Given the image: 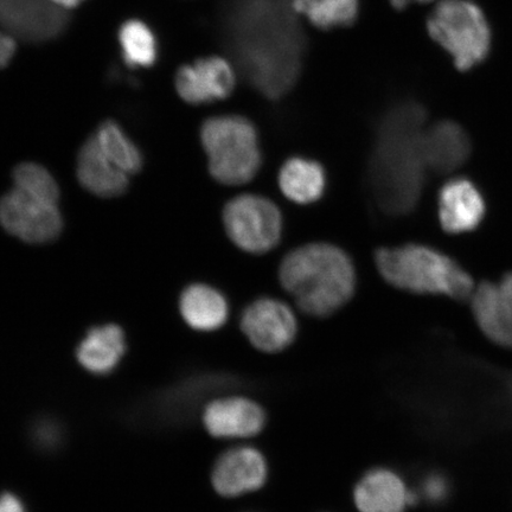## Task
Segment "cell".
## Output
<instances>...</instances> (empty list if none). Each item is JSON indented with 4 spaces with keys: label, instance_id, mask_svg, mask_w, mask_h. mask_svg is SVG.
<instances>
[{
    "label": "cell",
    "instance_id": "6da1fadb",
    "mask_svg": "<svg viewBox=\"0 0 512 512\" xmlns=\"http://www.w3.org/2000/svg\"><path fill=\"white\" fill-rule=\"evenodd\" d=\"M292 0H224L221 41L249 86L279 100L302 73L305 32Z\"/></svg>",
    "mask_w": 512,
    "mask_h": 512
},
{
    "label": "cell",
    "instance_id": "7a4b0ae2",
    "mask_svg": "<svg viewBox=\"0 0 512 512\" xmlns=\"http://www.w3.org/2000/svg\"><path fill=\"white\" fill-rule=\"evenodd\" d=\"M426 120V108L418 101L401 100L376 125L368 174L371 194L384 214L405 216L418 206L427 171L421 152Z\"/></svg>",
    "mask_w": 512,
    "mask_h": 512
},
{
    "label": "cell",
    "instance_id": "3957f363",
    "mask_svg": "<svg viewBox=\"0 0 512 512\" xmlns=\"http://www.w3.org/2000/svg\"><path fill=\"white\" fill-rule=\"evenodd\" d=\"M279 279L306 315L325 318L350 302L356 272L350 256L329 243L294 249L281 262Z\"/></svg>",
    "mask_w": 512,
    "mask_h": 512
},
{
    "label": "cell",
    "instance_id": "277c9868",
    "mask_svg": "<svg viewBox=\"0 0 512 512\" xmlns=\"http://www.w3.org/2000/svg\"><path fill=\"white\" fill-rule=\"evenodd\" d=\"M375 261L383 279L403 291L464 302L476 288L471 275L456 260L432 247L409 243L381 248Z\"/></svg>",
    "mask_w": 512,
    "mask_h": 512
},
{
    "label": "cell",
    "instance_id": "5b68a950",
    "mask_svg": "<svg viewBox=\"0 0 512 512\" xmlns=\"http://www.w3.org/2000/svg\"><path fill=\"white\" fill-rule=\"evenodd\" d=\"M201 142L210 175L226 185H242L258 175L262 163L258 131L241 115L209 118L201 127Z\"/></svg>",
    "mask_w": 512,
    "mask_h": 512
},
{
    "label": "cell",
    "instance_id": "8992f818",
    "mask_svg": "<svg viewBox=\"0 0 512 512\" xmlns=\"http://www.w3.org/2000/svg\"><path fill=\"white\" fill-rule=\"evenodd\" d=\"M433 41L447 51L460 72L482 64L489 56L492 34L488 19L471 0H443L427 19Z\"/></svg>",
    "mask_w": 512,
    "mask_h": 512
},
{
    "label": "cell",
    "instance_id": "52a82bcc",
    "mask_svg": "<svg viewBox=\"0 0 512 512\" xmlns=\"http://www.w3.org/2000/svg\"><path fill=\"white\" fill-rule=\"evenodd\" d=\"M224 228L236 246L252 254L270 252L283 235V215L266 197L241 195L223 210Z\"/></svg>",
    "mask_w": 512,
    "mask_h": 512
},
{
    "label": "cell",
    "instance_id": "ba28073f",
    "mask_svg": "<svg viewBox=\"0 0 512 512\" xmlns=\"http://www.w3.org/2000/svg\"><path fill=\"white\" fill-rule=\"evenodd\" d=\"M0 224L10 235L32 245L56 240L63 230L57 204H50L12 189L0 198Z\"/></svg>",
    "mask_w": 512,
    "mask_h": 512
},
{
    "label": "cell",
    "instance_id": "9c48e42d",
    "mask_svg": "<svg viewBox=\"0 0 512 512\" xmlns=\"http://www.w3.org/2000/svg\"><path fill=\"white\" fill-rule=\"evenodd\" d=\"M242 334L252 347L275 355L290 348L298 335V320L291 307L274 298L249 304L240 319Z\"/></svg>",
    "mask_w": 512,
    "mask_h": 512
},
{
    "label": "cell",
    "instance_id": "30bf717a",
    "mask_svg": "<svg viewBox=\"0 0 512 512\" xmlns=\"http://www.w3.org/2000/svg\"><path fill=\"white\" fill-rule=\"evenodd\" d=\"M69 21L67 11L50 0H0V27L24 42L56 40Z\"/></svg>",
    "mask_w": 512,
    "mask_h": 512
},
{
    "label": "cell",
    "instance_id": "8fae6325",
    "mask_svg": "<svg viewBox=\"0 0 512 512\" xmlns=\"http://www.w3.org/2000/svg\"><path fill=\"white\" fill-rule=\"evenodd\" d=\"M268 465L252 446H238L221 454L211 470V485L223 498H238L264 488Z\"/></svg>",
    "mask_w": 512,
    "mask_h": 512
},
{
    "label": "cell",
    "instance_id": "7c38bea8",
    "mask_svg": "<svg viewBox=\"0 0 512 512\" xmlns=\"http://www.w3.org/2000/svg\"><path fill=\"white\" fill-rule=\"evenodd\" d=\"M177 93L190 105H206L227 99L233 93L235 72L222 57H204L178 69L175 79Z\"/></svg>",
    "mask_w": 512,
    "mask_h": 512
},
{
    "label": "cell",
    "instance_id": "4fadbf2b",
    "mask_svg": "<svg viewBox=\"0 0 512 512\" xmlns=\"http://www.w3.org/2000/svg\"><path fill=\"white\" fill-rule=\"evenodd\" d=\"M203 425L216 439L254 438L265 430L267 416L258 402L246 396H228L208 403Z\"/></svg>",
    "mask_w": 512,
    "mask_h": 512
},
{
    "label": "cell",
    "instance_id": "5bb4252c",
    "mask_svg": "<svg viewBox=\"0 0 512 512\" xmlns=\"http://www.w3.org/2000/svg\"><path fill=\"white\" fill-rule=\"evenodd\" d=\"M486 203L475 182L457 177L446 182L438 195V216L448 234L472 232L482 224Z\"/></svg>",
    "mask_w": 512,
    "mask_h": 512
},
{
    "label": "cell",
    "instance_id": "9a60e30c",
    "mask_svg": "<svg viewBox=\"0 0 512 512\" xmlns=\"http://www.w3.org/2000/svg\"><path fill=\"white\" fill-rule=\"evenodd\" d=\"M421 152L427 171L438 175L452 174L469 160L471 139L456 121H439L422 133Z\"/></svg>",
    "mask_w": 512,
    "mask_h": 512
},
{
    "label": "cell",
    "instance_id": "2e32d148",
    "mask_svg": "<svg viewBox=\"0 0 512 512\" xmlns=\"http://www.w3.org/2000/svg\"><path fill=\"white\" fill-rule=\"evenodd\" d=\"M473 317L483 335L498 347L512 350V296L499 284L484 283L473 291Z\"/></svg>",
    "mask_w": 512,
    "mask_h": 512
},
{
    "label": "cell",
    "instance_id": "e0dca14e",
    "mask_svg": "<svg viewBox=\"0 0 512 512\" xmlns=\"http://www.w3.org/2000/svg\"><path fill=\"white\" fill-rule=\"evenodd\" d=\"M405 480L389 469H375L364 475L352 494L360 512H405L414 502Z\"/></svg>",
    "mask_w": 512,
    "mask_h": 512
},
{
    "label": "cell",
    "instance_id": "ac0fdd59",
    "mask_svg": "<svg viewBox=\"0 0 512 512\" xmlns=\"http://www.w3.org/2000/svg\"><path fill=\"white\" fill-rule=\"evenodd\" d=\"M76 176L83 189L101 198L119 197L130 187V177L105 156L94 136L79 151Z\"/></svg>",
    "mask_w": 512,
    "mask_h": 512
},
{
    "label": "cell",
    "instance_id": "d6986e66",
    "mask_svg": "<svg viewBox=\"0 0 512 512\" xmlns=\"http://www.w3.org/2000/svg\"><path fill=\"white\" fill-rule=\"evenodd\" d=\"M179 311L192 330L213 332L227 323L229 304L217 288L206 284H192L185 288L179 298Z\"/></svg>",
    "mask_w": 512,
    "mask_h": 512
},
{
    "label": "cell",
    "instance_id": "ffe728a7",
    "mask_svg": "<svg viewBox=\"0 0 512 512\" xmlns=\"http://www.w3.org/2000/svg\"><path fill=\"white\" fill-rule=\"evenodd\" d=\"M125 351L124 330L117 324H106L87 332L76 349V358L89 373L104 375L118 366Z\"/></svg>",
    "mask_w": 512,
    "mask_h": 512
},
{
    "label": "cell",
    "instance_id": "44dd1931",
    "mask_svg": "<svg viewBox=\"0 0 512 512\" xmlns=\"http://www.w3.org/2000/svg\"><path fill=\"white\" fill-rule=\"evenodd\" d=\"M279 185L288 200L299 204L313 203L324 194L325 170L316 160L293 157L280 169Z\"/></svg>",
    "mask_w": 512,
    "mask_h": 512
},
{
    "label": "cell",
    "instance_id": "7402d4cb",
    "mask_svg": "<svg viewBox=\"0 0 512 512\" xmlns=\"http://www.w3.org/2000/svg\"><path fill=\"white\" fill-rule=\"evenodd\" d=\"M121 57L132 69L151 68L158 60L159 49L155 32L149 25L130 19L121 25L118 32Z\"/></svg>",
    "mask_w": 512,
    "mask_h": 512
},
{
    "label": "cell",
    "instance_id": "603a6c76",
    "mask_svg": "<svg viewBox=\"0 0 512 512\" xmlns=\"http://www.w3.org/2000/svg\"><path fill=\"white\" fill-rule=\"evenodd\" d=\"M294 10L316 28H348L360 15V0H292Z\"/></svg>",
    "mask_w": 512,
    "mask_h": 512
},
{
    "label": "cell",
    "instance_id": "cb8c5ba5",
    "mask_svg": "<svg viewBox=\"0 0 512 512\" xmlns=\"http://www.w3.org/2000/svg\"><path fill=\"white\" fill-rule=\"evenodd\" d=\"M94 138L105 156L127 175L137 174L143 169V152L117 121H104L96 130Z\"/></svg>",
    "mask_w": 512,
    "mask_h": 512
},
{
    "label": "cell",
    "instance_id": "d4e9b609",
    "mask_svg": "<svg viewBox=\"0 0 512 512\" xmlns=\"http://www.w3.org/2000/svg\"><path fill=\"white\" fill-rule=\"evenodd\" d=\"M12 178L15 189L22 191L23 194L59 206V184L44 166L31 162L19 164Z\"/></svg>",
    "mask_w": 512,
    "mask_h": 512
},
{
    "label": "cell",
    "instance_id": "484cf974",
    "mask_svg": "<svg viewBox=\"0 0 512 512\" xmlns=\"http://www.w3.org/2000/svg\"><path fill=\"white\" fill-rule=\"evenodd\" d=\"M16 53V42L9 34L0 32V68L8 66Z\"/></svg>",
    "mask_w": 512,
    "mask_h": 512
},
{
    "label": "cell",
    "instance_id": "4316f807",
    "mask_svg": "<svg viewBox=\"0 0 512 512\" xmlns=\"http://www.w3.org/2000/svg\"><path fill=\"white\" fill-rule=\"evenodd\" d=\"M0 512H25L24 505L16 495L6 492L0 496Z\"/></svg>",
    "mask_w": 512,
    "mask_h": 512
},
{
    "label": "cell",
    "instance_id": "83f0119b",
    "mask_svg": "<svg viewBox=\"0 0 512 512\" xmlns=\"http://www.w3.org/2000/svg\"><path fill=\"white\" fill-rule=\"evenodd\" d=\"M426 495L432 499H439L445 494V485L443 480L440 478H431L426 483L425 488Z\"/></svg>",
    "mask_w": 512,
    "mask_h": 512
},
{
    "label": "cell",
    "instance_id": "f1b7e54d",
    "mask_svg": "<svg viewBox=\"0 0 512 512\" xmlns=\"http://www.w3.org/2000/svg\"><path fill=\"white\" fill-rule=\"evenodd\" d=\"M390 4L394 6L395 9L403 10L406 9L407 6L414 3H430L433 0H389Z\"/></svg>",
    "mask_w": 512,
    "mask_h": 512
},
{
    "label": "cell",
    "instance_id": "f546056e",
    "mask_svg": "<svg viewBox=\"0 0 512 512\" xmlns=\"http://www.w3.org/2000/svg\"><path fill=\"white\" fill-rule=\"evenodd\" d=\"M51 3H54L57 6H60L61 9H73L76 6H79L85 0H50Z\"/></svg>",
    "mask_w": 512,
    "mask_h": 512
},
{
    "label": "cell",
    "instance_id": "4dcf8cb0",
    "mask_svg": "<svg viewBox=\"0 0 512 512\" xmlns=\"http://www.w3.org/2000/svg\"><path fill=\"white\" fill-rule=\"evenodd\" d=\"M499 285H501L504 290L509 292L512 296V272L505 274Z\"/></svg>",
    "mask_w": 512,
    "mask_h": 512
}]
</instances>
